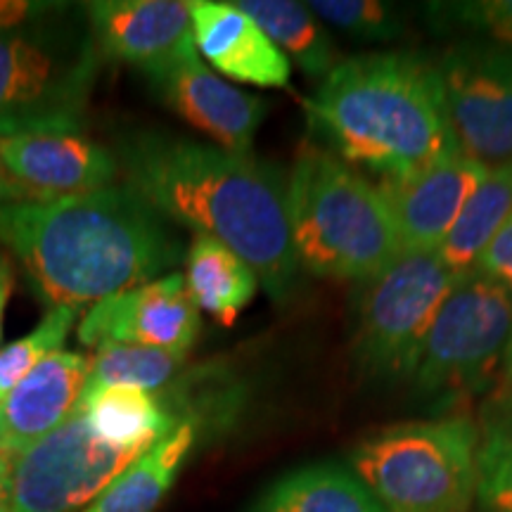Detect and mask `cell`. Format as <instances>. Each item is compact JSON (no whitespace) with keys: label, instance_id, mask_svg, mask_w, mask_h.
<instances>
[{"label":"cell","instance_id":"8fae6325","mask_svg":"<svg viewBox=\"0 0 512 512\" xmlns=\"http://www.w3.org/2000/svg\"><path fill=\"white\" fill-rule=\"evenodd\" d=\"M200 313L183 273H166L93 304L81 318L76 335L83 347L91 349L138 344L188 356L202 328Z\"/></svg>","mask_w":512,"mask_h":512},{"label":"cell","instance_id":"d6a6232c","mask_svg":"<svg viewBox=\"0 0 512 512\" xmlns=\"http://www.w3.org/2000/svg\"><path fill=\"white\" fill-rule=\"evenodd\" d=\"M12 290V273H10V266L8 261L0 256V294L3 292H10Z\"/></svg>","mask_w":512,"mask_h":512},{"label":"cell","instance_id":"ac0fdd59","mask_svg":"<svg viewBox=\"0 0 512 512\" xmlns=\"http://www.w3.org/2000/svg\"><path fill=\"white\" fill-rule=\"evenodd\" d=\"M79 411L107 444L147 451L174 432L178 420L166 401L155 392L138 387H100L83 392Z\"/></svg>","mask_w":512,"mask_h":512},{"label":"cell","instance_id":"2e32d148","mask_svg":"<svg viewBox=\"0 0 512 512\" xmlns=\"http://www.w3.org/2000/svg\"><path fill=\"white\" fill-rule=\"evenodd\" d=\"M91 358L57 351L0 399V453L15 460L72 418L86 389Z\"/></svg>","mask_w":512,"mask_h":512},{"label":"cell","instance_id":"83f0119b","mask_svg":"<svg viewBox=\"0 0 512 512\" xmlns=\"http://www.w3.org/2000/svg\"><path fill=\"white\" fill-rule=\"evenodd\" d=\"M477 494L494 512H512V418L491 427L479 448Z\"/></svg>","mask_w":512,"mask_h":512},{"label":"cell","instance_id":"cb8c5ba5","mask_svg":"<svg viewBox=\"0 0 512 512\" xmlns=\"http://www.w3.org/2000/svg\"><path fill=\"white\" fill-rule=\"evenodd\" d=\"M185 354L138 347V344H105L95 349L83 392L100 387H138L159 394L181 373Z\"/></svg>","mask_w":512,"mask_h":512},{"label":"cell","instance_id":"6da1fadb","mask_svg":"<svg viewBox=\"0 0 512 512\" xmlns=\"http://www.w3.org/2000/svg\"><path fill=\"white\" fill-rule=\"evenodd\" d=\"M121 176L166 221L209 235L233 249L285 304L299 283V261L287 219V176L252 152L219 145L133 133L114 152Z\"/></svg>","mask_w":512,"mask_h":512},{"label":"cell","instance_id":"3957f363","mask_svg":"<svg viewBox=\"0 0 512 512\" xmlns=\"http://www.w3.org/2000/svg\"><path fill=\"white\" fill-rule=\"evenodd\" d=\"M306 114L332 155L380 178L408 176L458 150L437 62L408 50L337 62Z\"/></svg>","mask_w":512,"mask_h":512},{"label":"cell","instance_id":"e575fe53","mask_svg":"<svg viewBox=\"0 0 512 512\" xmlns=\"http://www.w3.org/2000/svg\"><path fill=\"white\" fill-rule=\"evenodd\" d=\"M10 292L0 294V339H3V316H5V304H8Z\"/></svg>","mask_w":512,"mask_h":512},{"label":"cell","instance_id":"7402d4cb","mask_svg":"<svg viewBox=\"0 0 512 512\" xmlns=\"http://www.w3.org/2000/svg\"><path fill=\"white\" fill-rule=\"evenodd\" d=\"M512 216V164L486 171L470 200L460 211L456 226L437 249L439 259L456 275L477 266L479 256Z\"/></svg>","mask_w":512,"mask_h":512},{"label":"cell","instance_id":"f1b7e54d","mask_svg":"<svg viewBox=\"0 0 512 512\" xmlns=\"http://www.w3.org/2000/svg\"><path fill=\"white\" fill-rule=\"evenodd\" d=\"M472 271L496 280V283H501L512 292V216L503 223V228L494 235V240L486 245Z\"/></svg>","mask_w":512,"mask_h":512},{"label":"cell","instance_id":"44dd1931","mask_svg":"<svg viewBox=\"0 0 512 512\" xmlns=\"http://www.w3.org/2000/svg\"><path fill=\"white\" fill-rule=\"evenodd\" d=\"M249 512H384L354 472L309 465L287 472L256 498Z\"/></svg>","mask_w":512,"mask_h":512},{"label":"cell","instance_id":"e0dca14e","mask_svg":"<svg viewBox=\"0 0 512 512\" xmlns=\"http://www.w3.org/2000/svg\"><path fill=\"white\" fill-rule=\"evenodd\" d=\"M192 36L197 53L216 72L259 88H287L292 64L245 10L235 3L192 0Z\"/></svg>","mask_w":512,"mask_h":512},{"label":"cell","instance_id":"ba28073f","mask_svg":"<svg viewBox=\"0 0 512 512\" xmlns=\"http://www.w3.org/2000/svg\"><path fill=\"white\" fill-rule=\"evenodd\" d=\"M512 332V292L477 271L458 275L434 318L411 377L420 394L479 387L501 361Z\"/></svg>","mask_w":512,"mask_h":512},{"label":"cell","instance_id":"7c38bea8","mask_svg":"<svg viewBox=\"0 0 512 512\" xmlns=\"http://www.w3.org/2000/svg\"><path fill=\"white\" fill-rule=\"evenodd\" d=\"M486 171L484 164L456 150L408 176L382 178L377 185L392 209L401 252H437Z\"/></svg>","mask_w":512,"mask_h":512},{"label":"cell","instance_id":"30bf717a","mask_svg":"<svg viewBox=\"0 0 512 512\" xmlns=\"http://www.w3.org/2000/svg\"><path fill=\"white\" fill-rule=\"evenodd\" d=\"M437 72L458 150L486 169L512 164L510 50L458 41L439 57Z\"/></svg>","mask_w":512,"mask_h":512},{"label":"cell","instance_id":"4fadbf2b","mask_svg":"<svg viewBox=\"0 0 512 512\" xmlns=\"http://www.w3.org/2000/svg\"><path fill=\"white\" fill-rule=\"evenodd\" d=\"M0 166L29 200L86 195L121 176L119 159L83 133H27L0 138Z\"/></svg>","mask_w":512,"mask_h":512},{"label":"cell","instance_id":"5bb4252c","mask_svg":"<svg viewBox=\"0 0 512 512\" xmlns=\"http://www.w3.org/2000/svg\"><path fill=\"white\" fill-rule=\"evenodd\" d=\"M166 105L197 131L230 152H252V143L266 117V102L223 81L190 53L147 74Z\"/></svg>","mask_w":512,"mask_h":512},{"label":"cell","instance_id":"5b68a950","mask_svg":"<svg viewBox=\"0 0 512 512\" xmlns=\"http://www.w3.org/2000/svg\"><path fill=\"white\" fill-rule=\"evenodd\" d=\"M60 12L0 34V138L81 133L102 50L88 24Z\"/></svg>","mask_w":512,"mask_h":512},{"label":"cell","instance_id":"d4e9b609","mask_svg":"<svg viewBox=\"0 0 512 512\" xmlns=\"http://www.w3.org/2000/svg\"><path fill=\"white\" fill-rule=\"evenodd\" d=\"M425 8L434 31L458 34L463 41L489 43L512 53V0L430 3Z\"/></svg>","mask_w":512,"mask_h":512},{"label":"cell","instance_id":"277c9868","mask_svg":"<svg viewBox=\"0 0 512 512\" xmlns=\"http://www.w3.org/2000/svg\"><path fill=\"white\" fill-rule=\"evenodd\" d=\"M287 219L299 268L318 278L366 283L403 254L380 185L311 140L287 174Z\"/></svg>","mask_w":512,"mask_h":512},{"label":"cell","instance_id":"836d02e7","mask_svg":"<svg viewBox=\"0 0 512 512\" xmlns=\"http://www.w3.org/2000/svg\"><path fill=\"white\" fill-rule=\"evenodd\" d=\"M503 373H505V382L512 387V332L508 339V347H505V354H503Z\"/></svg>","mask_w":512,"mask_h":512},{"label":"cell","instance_id":"7a4b0ae2","mask_svg":"<svg viewBox=\"0 0 512 512\" xmlns=\"http://www.w3.org/2000/svg\"><path fill=\"white\" fill-rule=\"evenodd\" d=\"M0 245L50 306L98 304L181 261L171 221L128 185L57 200L0 202Z\"/></svg>","mask_w":512,"mask_h":512},{"label":"cell","instance_id":"52a82bcc","mask_svg":"<svg viewBox=\"0 0 512 512\" xmlns=\"http://www.w3.org/2000/svg\"><path fill=\"white\" fill-rule=\"evenodd\" d=\"M458 275L432 254H401L356 297L354 356L366 377L411 380L434 318Z\"/></svg>","mask_w":512,"mask_h":512},{"label":"cell","instance_id":"d6986e66","mask_svg":"<svg viewBox=\"0 0 512 512\" xmlns=\"http://www.w3.org/2000/svg\"><path fill=\"white\" fill-rule=\"evenodd\" d=\"M197 439V422L183 420L174 432L147 448L107 486L95 501L81 512H155L178 472L190 456Z\"/></svg>","mask_w":512,"mask_h":512},{"label":"cell","instance_id":"603a6c76","mask_svg":"<svg viewBox=\"0 0 512 512\" xmlns=\"http://www.w3.org/2000/svg\"><path fill=\"white\" fill-rule=\"evenodd\" d=\"M235 5L245 10L304 74L325 79L332 72L337 64L335 43L309 5L292 0H238Z\"/></svg>","mask_w":512,"mask_h":512},{"label":"cell","instance_id":"ffe728a7","mask_svg":"<svg viewBox=\"0 0 512 512\" xmlns=\"http://www.w3.org/2000/svg\"><path fill=\"white\" fill-rule=\"evenodd\" d=\"M183 278L197 309L223 325L233 323L259 290L252 266L209 235H192Z\"/></svg>","mask_w":512,"mask_h":512},{"label":"cell","instance_id":"9a60e30c","mask_svg":"<svg viewBox=\"0 0 512 512\" xmlns=\"http://www.w3.org/2000/svg\"><path fill=\"white\" fill-rule=\"evenodd\" d=\"M83 12L102 55L145 76L197 50L190 3L183 0H93Z\"/></svg>","mask_w":512,"mask_h":512},{"label":"cell","instance_id":"1f68e13d","mask_svg":"<svg viewBox=\"0 0 512 512\" xmlns=\"http://www.w3.org/2000/svg\"><path fill=\"white\" fill-rule=\"evenodd\" d=\"M12 200H29V197L27 192L19 188V185L5 174L3 166H0V202H12Z\"/></svg>","mask_w":512,"mask_h":512},{"label":"cell","instance_id":"484cf974","mask_svg":"<svg viewBox=\"0 0 512 512\" xmlns=\"http://www.w3.org/2000/svg\"><path fill=\"white\" fill-rule=\"evenodd\" d=\"M76 318L79 309L74 306H50L41 323L27 337H19L17 342L0 349V399L8 396L48 356L62 351Z\"/></svg>","mask_w":512,"mask_h":512},{"label":"cell","instance_id":"4316f807","mask_svg":"<svg viewBox=\"0 0 512 512\" xmlns=\"http://www.w3.org/2000/svg\"><path fill=\"white\" fill-rule=\"evenodd\" d=\"M309 10L356 41L389 43L403 36L406 17L401 8L380 0H313Z\"/></svg>","mask_w":512,"mask_h":512},{"label":"cell","instance_id":"f546056e","mask_svg":"<svg viewBox=\"0 0 512 512\" xmlns=\"http://www.w3.org/2000/svg\"><path fill=\"white\" fill-rule=\"evenodd\" d=\"M67 3H41V0H0V34L36 22L53 12H60Z\"/></svg>","mask_w":512,"mask_h":512},{"label":"cell","instance_id":"9c48e42d","mask_svg":"<svg viewBox=\"0 0 512 512\" xmlns=\"http://www.w3.org/2000/svg\"><path fill=\"white\" fill-rule=\"evenodd\" d=\"M145 451L102 441L79 408L12 460L10 512H76L91 505Z\"/></svg>","mask_w":512,"mask_h":512},{"label":"cell","instance_id":"8992f818","mask_svg":"<svg viewBox=\"0 0 512 512\" xmlns=\"http://www.w3.org/2000/svg\"><path fill=\"white\" fill-rule=\"evenodd\" d=\"M351 472L384 512H467L479 484L477 427L467 418L387 427L354 448Z\"/></svg>","mask_w":512,"mask_h":512},{"label":"cell","instance_id":"4dcf8cb0","mask_svg":"<svg viewBox=\"0 0 512 512\" xmlns=\"http://www.w3.org/2000/svg\"><path fill=\"white\" fill-rule=\"evenodd\" d=\"M12 508V458L0 453V512Z\"/></svg>","mask_w":512,"mask_h":512}]
</instances>
